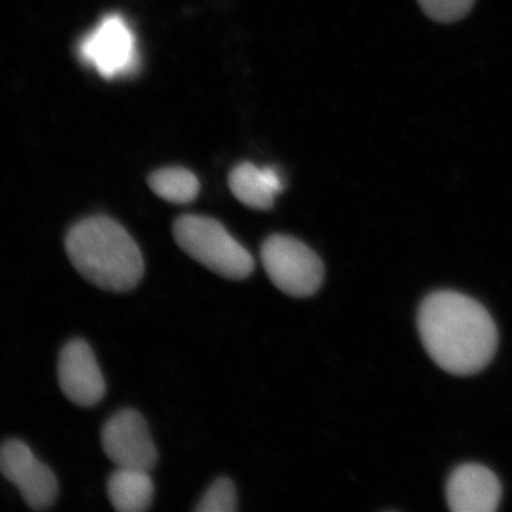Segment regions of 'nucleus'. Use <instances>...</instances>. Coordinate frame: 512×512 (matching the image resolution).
<instances>
[{"instance_id": "obj_1", "label": "nucleus", "mask_w": 512, "mask_h": 512, "mask_svg": "<svg viewBox=\"0 0 512 512\" xmlns=\"http://www.w3.org/2000/svg\"><path fill=\"white\" fill-rule=\"evenodd\" d=\"M418 329L432 360L447 373L469 376L495 355L497 328L476 300L453 291L433 292L421 303Z\"/></svg>"}, {"instance_id": "obj_2", "label": "nucleus", "mask_w": 512, "mask_h": 512, "mask_svg": "<svg viewBox=\"0 0 512 512\" xmlns=\"http://www.w3.org/2000/svg\"><path fill=\"white\" fill-rule=\"evenodd\" d=\"M66 252L82 278L108 292H128L143 279L145 265L137 242L105 216L76 223L66 238Z\"/></svg>"}, {"instance_id": "obj_3", "label": "nucleus", "mask_w": 512, "mask_h": 512, "mask_svg": "<svg viewBox=\"0 0 512 512\" xmlns=\"http://www.w3.org/2000/svg\"><path fill=\"white\" fill-rule=\"evenodd\" d=\"M179 248L220 277L243 280L254 271L253 255L219 221L202 215H184L174 224Z\"/></svg>"}, {"instance_id": "obj_4", "label": "nucleus", "mask_w": 512, "mask_h": 512, "mask_svg": "<svg viewBox=\"0 0 512 512\" xmlns=\"http://www.w3.org/2000/svg\"><path fill=\"white\" fill-rule=\"evenodd\" d=\"M261 261L275 287L287 296H315L324 281V265L304 242L286 235H272L261 246Z\"/></svg>"}, {"instance_id": "obj_5", "label": "nucleus", "mask_w": 512, "mask_h": 512, "mask_svg": "<svg viewBox=\"0 0 512 512\" xmlns=\"http://www.w3.org/2000/svg\"><path fill=\"white\" fill-rule=\"evenodd\" d=\"M79 56L83 63L107 80L125 78L138 68L133 32L117 15L104 18L83 38L79 44Z\"/></svg>"}, {"instance_id": "obj_6", "label": "nucleus", "mask_w": 512, "mask_h": 512, "mask_svg": "<svg viewBox=\"0 0 512 512\" xmlns=\"http://www.w3.org/2000/svg\"><path fill=\"white\" fill-rule=\"evenodd\" d=\"M101 443L106 456L118 467L150 472L158 462L149 426L136 409H121L112 415L102 427Z\"/></svg>"}, {"instance_id": "obj_7", "label": "nucleus", "mask_w": 512, "mask_h": 512, "mask_svg": "<svg viewBox=\"0 0 512 512\" xmlns=\"http://www.w3.org/2000/svg\"><path fill=\"white\" fill-rule=\"evenodd\" d=\"M0 472L17 486L32 510H46L55 503L59 494L55 473L22 440H6L0 446Z\"/></svg>"}, {"instance_id": "obj_8", "label": "nucleus", "mask_w": 512, "mask_h": 512, "mask_svg": "<svg viewBox=\"0 0 512 512\" xmlns=\"http://www.w3.org/2000/svg\"><path fill=\"white\" fill-rule=\"evenodd\" d=\"M57 374L62 393L74 405L93 407L104 399L105 377L91 345L85 339H72L64 345Z\"/></svg>"}, {"instance_id": "obj_9", "label": "nucleus", "mask_w": 512, "mask_h": 512, "mask_svg": "<svg viewBox=\"0 0 512 512\" xmlns=\"http://www.w3.org/2000/svg\"><path fill=\"white\" fill-rule=\"evenodd\" d=\"M501 496L495 473L482 465L460 466L447 482V503L453 512H494Z\"/></svg>"}, {"instance_id": "obj_10", "label": "nucleus", "mask_w": 512, "mask_h": 512, "mask_svg": "<svg viewBox=\"0 0 512 512\" xmlns=\"http://www.w3.org/2000/svg\"><path fill=\"white\" fill-rule=\"evenodd\" d=\"M108 498L119 512H143L151 507L155 485L149 471L118 467L107 483Z\"/></svg>"}, {"instance_id": "obj_11", "label": "nucleus", "mask_w": 512, "mask_h": 512, "mask_svg": "<svg viewBox=\"0 0 512 512\" xmlns=\"http://www.w3.org/2000/svg\"><path fill=\"white\" fill-rule=\"evenodd\" d=\"M229 188L236 200L255 210L271 209L277 197L264 168L248 162L236 165L230 172Z\"/></svg>"}, {"instance_id": "obj_12", "label": "nucleus", "mask_w": 512, "mask_h": 512, "mask_svg": "<svg viewBox=\"0 0 512 512\" xmlns=\"http://www.w3.org/2000/svg\"><path fill=\"white\" fill-rule=\"evenodd\" d=\"M149 187L163 200L175 204H188L200 194V182L191 171L184 168H165L153 172Z\"/></svg>"}, {"instance_id": "obj_13", "label": "nucleus", "mask_w": 512, "mask_h": 512, "mask_svg": "<svg viewBox=\"0 0 512 512\" xmlns=\"http://www.w3.org/2000/svg\"><path fill=\"white\" fill-rule=\"evenodd\" d=\"M238 509V495L232 479H216L197 504V512H234Z\"/></svg>"}, {"instance_id": "obj_14", "label": "nucleus", "mask_w": 512, "mask_h": 512, "mask_svg": "<svg viewBox=\"0 0 512 512\" xmlns=\"http://www.w3.org/2000/svg\"><path fill=\"white\" fill-rule=\"evenodd\" d=\"M418 3L433 21L453 23L469 14L475 0H418Z\"/></svg>"}]
</instances>
